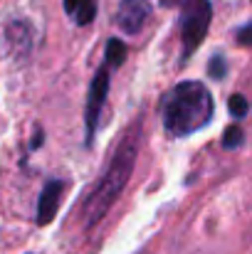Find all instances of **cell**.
Wrapping results in <instances>:
<instances>
[{
    "mask_svg": "<svg viewBox=\"0 0 252 254\" xmlns=\"http://www.w3.org/2000/svg\"><path fill=\"white\" fill-rule=\"evenodd\" d=\"M139 148H141V124L126 128V133L121 136V141L116 143V148L109 158V166L104 170V175L99 178V183L84 197V230H94L109 215V210L114 207V202L119 200V195L124 192V188H126V183L134 173Z\"/></svg>",
    "mask_w": 252,
    "mask_h": 254,
    "instance_id": "cell-1",
    "label": "cell"
},
{
    "mask_svg": "<svg viewBox=\"0 0 252 254\" xmlns=\"http://www.w3.org/2000/svg\"><path fill=\"white\" fill-rule=\"evenodd\" d=\"M126 60V45L116 37L106 40V52H104V62L101 67L94 72V79L89 84V94H86V146H91L94 133L99 128V116L104 111L106 96H109V82H111V69H119Z\"/></svg>",
    "mask_w": 252,
    "mask_h": 254,
    "instance_id": "cell-3",
    "label": "cell"
},
{
    "mask_svg": "<svg viewBox=\"0 0 252 254\" xmlns=\"http://www.w3.org/2000/svg\"><path fill=\"white\" fill-rule=\"evenodd\" d=\"M65 10L80 27H84L96 17V0H65Z\"/></svg>",
    "mask_w": 252,
    "mask_h": 254,
    "instance_id": "cell-7",
    "label": "cell"
},
{
    "mask_svg": "<svg viewBox=\"0 0 252 254\" xmlns=\"http://www.w3.org/2000/svg\"><path fill=\"white\" fill-rule=\"evenodd\" d=\"M243 143H245V136H243V128H240V126L225 128V133H223V148L235 151V148H240Z\"/></svg>",
    "mask_w": 252,
    "mask_h": 254,
    "instance_id": "cell-8",
    "label": "cell"
},
{
    "mask_svg": "<svg viewBox=\"0 0 252 254\" xmlns=\"http://www.w3.org/2000/svg\"><path fill=\"white\" fill-rule=\"evenodd\" d=\"M213 111H215V101L205 84L180 82L164 99V106H161L164 128L168 136H175V138L190 136L210 124Z\"/></svg>",
    "mask_w": 252,
    "mask_h": 254,
    "instance_id": "cell-2",
    "label": "cell"
},
{
    "mask_svg": "<svg viewBox=\"0 0 252 254\" xmlns=\"http://www.w3.org/2000/svg\"><path fill=\"white\" fill-rule=\"evenodd\" d=\"M238 42L245 45V47H252V22L243 25V27L238 30Z\"/></svg>",
    "mask_w": 252,
    "mask_h": 254,
    "instance_id": "cell-11",
    "label": "cell"
},
{
    "mask_svg": "<svg viewBox=\"0 0 252 254\" xmlns=\"http://www.w3.org/2000/svg\"><path fill=\"white\" fill-rule=\"evenodd\" d=\"M213 20L210 0H183L180 2V42H183V60H188L208 35Z\"/></svg>",
    "mask_w": 252,
    "mask_h": 254,
    "instance_id": "cell-4",
    "label": "cell"
},
{
    "mask_svg": "<svg viewBox=\"0 0 252 254\" xmlns=\"http://www.w3.org/2000/svg\"><path fill=\"white\" fill-rule=\"evenodd\" d=\"M42 138H45V133H42L40 128H35V136H32V141H30V151H37V148L42 146Z\"/></svg>",
    "mask_w": 252,
    "mask_h": 254,
    "instance_id": "cell-12",
    "label": "cell"
},
{
    "mask_svg": "<svg viewBox=\"0 0 252 254\" xmlns=\"http://www.w3.org/2000/svg\"><path fill=\"white\" fill-rule=\"evenodd\" d=\"M228 109H230V114H233L235 119H245L248 111H250V104H248V99H245L243 94H233L230 101H228Z\"/></svg>",
    "mask_w": 252,
    "mask_h": 254,
    "instance_id": "cell-9",
    "label": "cell"
},
{
    "mask_svg": "<svg viewBox=\"0 0 252 254\" xmlns=\"http://www.w3.org/2000/svg\"><path fill=\"white\" fill-rule=\"evenodd\" d=\"M149 15H151V5L146 0H121L114 20H116L119 30H124L129 35H136L146 25Z\"/></svg>",
    "mask_w": 252,
    "mask_h": 254,
    "instance_id": "cell-6",
    "label": "cell"
},
{
    "mask_svg": "<svg viewBox=\"0 0 252 254\" xmlns=\"http://www.w3.org/2000/svg\"><path fill=\"white\" fill-rule=\"evenodd\" d=\"M225 72H228V62H225V57H223V55H215V57L208 62V74H210L213 79H223Z\"/></svg>",
    "mask_w": 252,
    "mask_h": 254,
    "instance_id": "cell-10",
    "label": "cell"
},
{
    "mask_svg": "<svg viewBox=\"0 0 252 254\" xmlns=\"http://www.w3.org/2000/svg\"><path fill=\"white\" fill-rule=\"evenodd\" d=\"M65 190H67V180L52 178V180L45 183V188L40 190V197H37V215H35L37 227H45L55 220V215L60 210V202L65 197Z\"/></svg>",
    "mask_w": 252,
    "mask_h": 254,
    "instance_id": "cell-5",
    "label": "cell"
}]
</instances>
